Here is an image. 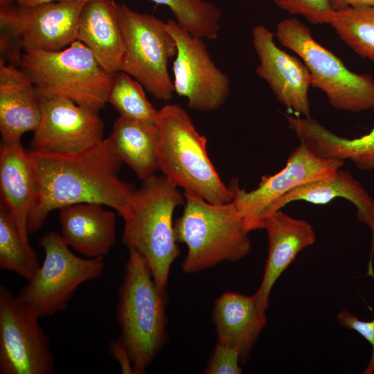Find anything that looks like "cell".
<instances>
[{
    "mask_svg": "<svg viewBox=\"0 0 374 374\" xmlns=\"http://www.w3.org/2000/svg\"><path fill=\"white\" fill-rule=\"evenodd\" d=\"M240 356L233 348L217 343L204 370L207 374H240Z\"/></svg>",
    "mask_w": 374,
    "mask_h": 374,
    "instance_id": "30",
    "label": "cell"
},
{
    "mask_svg": "<svg viewBox=\"0 0 374 374\" xmlns=\"http://www.w3.org/2000/svg\"><path fill=\"white\" fill-rule=\"evenodd\" d=\"M103 206L80 203L60 209L63 240L87 258L105 256L115 242L116 215Z\"/></svg>",
    "mask_w": 374,
    "mask_h": 374,
    "instance_id": "21",
    "label": "cell"
},
{
    "mask_svg": "<svg viewBox=\"0 0 374 374\" xmlns=\"http://www.w3.org/2000/svg\"><path fill=\"white\" fill-rule=\"evenodd\" d=\"M38 258L25 240L10 210L0 202V268L30 280L40 268Z\"/></svg>",
    "mask_w": 374,
    "mask_h": 374,
    "instance_id": "25",
    "label": "cell"
},
{
    "mask_svg": "<svg viewBox=\"0 0 374 374\" xmlns=\"http://www.w3.org/2000/svg\"><path fill=\"white\" fill-rule=\"evenodd\" d=\"M105 141L113 153L127 163L139 179L143 180L159 170L157 123L119 116Z\"/></svg>",
    "mask_w": 374,
    "mask_h": 374,
    "instance_id": "24",
    "label": "cell"
},
{
    "mask_svg": "<svg viewBox=\"0 0 374 374\" xmlns=\"http://www.w3.org/2000/svg\"><path fill=\"white\" fill-rule=\"evenodd\" d=\"M120 6L114 0L86 1L78 26L77 40L112 75L121 71L125 55Z\"/></svg>",
    "mask_w": 374,
    "mask_h": 374,
    "instance_id": "17",
    "label": "cell"
},
{
    "mask_svg": "<svg viewBox=\"0 0 374 374\" xmlns=\"http://www.w3.org/2000/svg\"><path fill=\"white\" fill-rule=\"evenodd\" d=\"M15 0H0L1 7H8L12 6Z\"/></svg>",
    "mask_w": 374,
    "mask_h": 374,
    "instance_id": "35",
    "label": "cell"
},
{
    "mask_svg": "<svg viewBox=\"0 0 374 374\" xmlns=\"http://www.w3.org/2000/svg\"><path fill=\"white\" fill-rule=\"evenodd\" d=\"M374 283V275L371 276ZM338 323L347 329L354 330L364 337L371 346L372 353L369 362L362 374L374 373V317L371 321H362L356 315L343 310L337 314Z\"/></svg>",
    "mask_w": 374,
    "mask_h": 374,
    "instance_id": "31",
    "label": "cell"
},
{
    "mask_svg": "<svg viewBox=\"0 0 374 374\" xmlns=\"http://www.w3.org/2000/svg\"><path fill=\"white\" fill-rule=\"evenodd\" d=\"M333 10L374 6V0H328Z\"/></svg>",
    "mask_w": 374,
    "mask_h": 374,
    "instance_id": "33",
    "label": "cell"
},
{
    "mask_svg": "<svg viewBox=\"0 0 374 374\" xmlns=\"http://www.w3.org/2000/svg\"><path fill=\"white\" fill-rule=\"evenodd\" d=\"M109 350L114 359L118 362L123 373H136L129 351L121 337L110 343Z\"/></svg>",
    "mask_w": 374,
    "mask_h": 374,
    "instance_id": "32",
    "label": "cell"
},
{
    "mask_svg": "<svg viewBox=\"0 0 374 374\" xmlns=\"http://www.w3.org/2000/svg\"><path fill=\"white\" fill-rule=\"evenodd\" d=\"M184 204L178 186L163 175L154 174L134 191L123 216L124 244L143 257L165 294L171 265L179 255L172 215Z\"/></svg>",
    "mask_w": 374,
    "mask_h": 374,
    "instance_id": "2",
    "label": "cell"
},
{
    "mask_svg": "<svg viewBox=\"0 0 374 374\" xmlns=\"http://www.w3.org/2000/svg\"><path fill=\"white\" fill-rule=\"evenodd\" d=\"M56 1H88L90 0H15V3L21 6H32L45 2Z\"/></svg>",
    "mask_w": 374,
    "mask_h": 374,
    "instance_id": "34",
    "label": "cell"
},
{
    "mask_svg": "<svg viewBox=\"0 0 374 374\" xmlns=\"http://www.w3.org/2000/svg\"><path fill=\"white\" fill-rule=\"evenodd\" d=\"M344 163L319 157L300 143L288 157L285 166L273 175H264L253 190L240 188L237 178L232 179L228 186L250 232L262 229L267 211L274 202L300 185L333 176Z\"/></svg>",
    "mask_w": 374,
    "mask_h": 374,
    "instance_id": "12",
    "label": "cell"
},
{
    "mask_svg": "<svg viewBox=\"0 0 374 374\" xmlns=\"http://www.w3.org/2000/svg\"><path fill=\"white\" fill-rule=\"evenodd\" d=\"M290 15L305 17L314 24H329L333 10L328 0H273Z\"/></svg>",
    "mask_w": 374,
    "mask_h": 374,
    "instance_id": "29",
    "label": "cell"
},
{
    "mask_svg": "<svg viewBox=\"0 0 374 374\" xmlns=\"http://www.w3.org/2000/svg\"><path fill=\"white\" fill-rule=\"evenodd\" d=\"M121 25L125 46L121 71L139 81L156 98L168 101L174 91L168 62L177 45L166 22L147 13L120 6Z\"/></svg>",
    "mask_w": 374,
    "mask_h": 374,
    "instance_id": "9",
    "label": "cell"
},
{
    "mask_svg": "<svg viewBox=\"0 0 374 374\" xmlns=\"http://www.w3.org/2000/svg\"><path fill=\"white\" fill-rule=\"evenodd\" d=\"M39 318L7 287H0V373L50 374L54 357Z\"/></svg>",
    "mask_w": 374,
    "mask_h": 374,
    "instance_id": "10",
    "label": "cell"
},
{
    "mask_svg": "<svg viewBox=\"0 0 374 374\" xmlns=\"http://www.w3.org/2000/svg\"><path fill=\"white\" fill-rule=\"evenodd\" d=\"M184 194V211L174 224L177 242L188 249L181 264L184 272H199L224 261H238L249 253V231L233 201L215 204Z\"/></svg>",
    "mask_w": 374,
    "mask_h": 374,
    "instance_id": "4",
    "label": "cell"
},
{
    "mask_svg": "<svg viewBox=\"0 0 374 374\" xmlns=\"http://www.w3.org/2000/svg\"><path fill=\"white\" fill-rule=\"evenodd\" d=\"M143 85L123 71L114 74L108 100L121 116L157 123L159 110L147 99Z\"/></svg>",
    "mask_w": 374,
    "mask_h": 374,
    "instance_id": "28",
    "label": "cell"
},
{
    "mask_svg": "<svg viewBox=\"0 0 374 374\" xmlns=\"http://www.w3.org/2000/svg\"><path fill=\"white\" fill-rule=\"evenodd\" d=\"M35 170L30 152L21 141L3 142L0 146L1 201L10 210L22 238L28 241L27 224L34 195Z\"/></svg>",
    "mask_w": 374,
    "mask_h": 374,
    "instance_id": "23",
    "label": "cell"
},
{
    "mask_svg": "<svg viewBox=\"0 0 374 374\" xmlns=\"http://www.w3.org/2000/svg\"><path fill=\"white\" fill-rule=\"evenodd\" d=\"M328 24L356 54L374 63V6L333 10Z\"/></svg>",
    "mask_w": 374,
    "mask_h": 374,
    "instance_id": "26",
    "label": "cell"
},
{
    "mask_svg": "<svg viewBox=\"0 0 374 374\" xmlns=\"http://www.w3.org/2000/svg\"><path fill=\"white\" fill-rule=\"evenodd\" d=\"M35 176L27 230L33 234L52 211L80 203L109 206L122 217L133 186L121 180L122 161L105 139L76 154L30 152Z\"/></svg>",
    "mask_w": 374,
    "mask_h": 374,
    "instance_id": "1",
    "label": "cell"
},
{
    "mask_svg": "<svg viewBox=\"0 0 374 374\" xmlns=\"http://www.w3.org/2000/svg\"><path fill=\"white\" fill-rule=\"evenodd\" d=\"M39 245L44 251V262L17 297L43 318L64 310L78 286L101 276L105 263L103 257L84 258L75 255L55 231L44 234Z\"/></svg>",
    "mask_w": 374,
    "mask_h": 374,
    "instance_id": "8",
    "label": "cell"
},
{
    "mask_svg": "<svg viewBox=\"0 0 374 374\" xmlns=\"http://www.w3.org/2000/svg\"><path fill=\"white\" fill-rule=\"evenodd\" d=\"M285 116L288 127L296 133L300 143L315 155L350 160L362 170L374 169V127L366 134L348 139L335 134L311 117Z\"/></svg>",
    "mask_w": 374,
    "mask_h": 374,
    "instance_id": "22",
    "label": "cell"
},
{
    "mask_svg": "<svg viewBox=\"0 0 374 374\" xmlns=\"http://www.w3.org/2000/svg\"><path fill=\"white\" fill-rule=\"evenodd\" d=\"M177 45L172 63L174 91L196 111L212 112L225 104L230 94L228 75L213 62L202 38L191 35L173 19L166 21Z\"/></svg>",
    "mask_w": 374,
    "mask_h": 374,
    "instance_id": "11",
    "label": "cell"
},
{
    "mask_svg": "<svg viewBox=\"0 0 374 374\" xmlns=\"http://www.w3.org/2000/svg\"><path fill=\"white\" fill-rule=\"evenodd\" d=\"M157 157L163 175L184 193L215 204L233 201L206 151V138L196 130L187 112L177 104L159 110Z\"/></svg>",
    "mask_w": 374,
    "mask_h": 374,
    "instance_id": "3",
    "label": "cell"
},
{
    "mask_svg": "<svg viewBox=\"0 0 374 374\" xmlns=\"http://www.w3.org/2000/svg\"><path fill=\"white\" fill-rule=\"evenodd\" d=\"M275 37L296 53L308 69L312 85L323 91L339 110L359 112L374 108V79L348 69L332 52L319 44L310 30L296 18L280 21Z\"/></svg>",
    "mask_w": 374,
    "mask_h": 374,
    "instance_id": "7",
    "label": "cell"
},
{
    "mask_svg": "<svg viewBox=\"0 0 374 374\" xmlns=\"http://www.w3.org/2000/svg\"><path fill=\"white\" fill-rule=\"evenodd\" d=\"M85 2L56 1L1 7V28L24 51H60L77 40Z\"/></svg>",
    "mask_w": 374,
    "mask_h": 374,
    "instance_id": "13",
    "label": "cell"
},
{
    "mask_svg": "<svg viewBox=\"0 0 374 374\" xmlns=\"http://www.w3.org/2000/svg\"><path fill=\"white\" fill-rule=\"evenodd\" d=\"M274 37L263 25L253 29V46L259 60L256 73L267 82L280 103L296 114L310 118L311 74L301 59L276 45Z\"/></svg>",
    "mask_w": 374,
    "mask_h": 374,
    "instance_id": "15",
    "label": "cell"
},
{
    "mask_svg": "<svg viewBox=\"0 0 374 374\" xmlns=\"http://www.w3.org/2000/svg\"><path fill=\"white\" fill-rule=\"evenodd\" d=\"M335 198L345 199L355 205L357 220L371 231V246L366 273V276H371L374 274V199L350 172L339 169L329 178L308 182L293 188L269 206L266 218L292 202L302 200L314 204H326Z\"/></svg>",
    "mask_w": 374,
    "mask_h": 374,
    "instance_id": "18",
    "label": "cell"
},
{
    "mask_svg": "<svg viewBox=\"0 0 374 374\" xmlns=\"http://www.w3.org/2000/svg\"><path fill=\"white\" fill-rule=\"evenodd\" d=\"M166 299L145 260L130 249L119 287L116 318L136 373H143L166 344Z\"/></svg>",
    "mask_w": 374,
    "mask_h": 374,
    "instance_id": "5",
    "label": "cell"
},
{
    "mask_svg": "<svg viewBox=\"0 0 374 374\" xmlns=\"http://www.w3.org/2000/svg\"><path fill=\"white\" fill-rule=\"evenodd\" d=\"M19 66L39 99H66L96 112L107 103L114 75L78 40L57 51H24Z\"/></svg>",
    "mask_w": 374,
    "mask_h": 374,
    "instance_id": "6",
    "label": "cell"
},
{
    "mask_svg": "<svg viewBox=\"0 0 374 374\" xmlns=\"http://www.w3.org/2000/svg\"><path fill=\"white\" fill-rule=\"evenodd\" d=\"M168 7L175 21L191 35L208 39L218 37L222 12L206 0H150Z\"/></svg>",
    "mask_w": 374,
    "mask_h": 374,
    "instance_id": "27",
    "label": "cell"
},
{
    "mask_svg": "<svg viewBox=\"0 0 374 374\" xmlns=\"http://www.w3.org/2000/svg\"><path fill=\"white\" fill-rule=\"evenodd\" d=\"M41 119L30 143L32 151L71 154L103 140L98 112L63 98H40Z\"/></svg>",
    "mask_w": 374,
    "mask_h": 374,
    "instance_id": "14",
    "label": "cell"
},
{
    "mask_svg": "<svg viewBox=\"0 0 374 374\" xmlns=\"http://www.w3.org/2000/svg\"><path fill=\"white\" fill-rule=\"evenodd\" d=\"M213 321L217 343L237 349L241 364H244L266 326L267 318L253 295L226 292L215 301Z\"/></svg>",
    "mask_w": 374,
    "mask_h": 374,
    "instance_id": "20",
    "label": "cell"
},
{
    "mask_svg": "<svg viewBox=\"0 0 374 374\" xmlns=\"http://www.w3.org/2000/svg\"><path fill=\"white\" fill-rule=\"evenodd\" d=\"M262 229L268 235V256L261 283L253 296L266 313L274 284L298 254L315 242L316 233L308 222L292 217L281 210L267 217Z\"/></svg>",
    "mask_w": 374,
    "mask_h": 374,
    "instance_id": "16",
    "label": "cell"
},
{
    "mask_svg": "<svg viewBox=\"0 0 374 374\" xmlns=\"http://www.w3.org/2000/svg\"><path fill=\"white\" fill-rule=\"evenodd\" d=\"M41 119L39 98L29 76L21 68L0 61V132L3 142L21 141L35 131Z\"/></svg>",
    "mask_w": 374,
    "mask_h": 374,
    "instance_id": "19",
    "label": "cell"
}]
</instances>
